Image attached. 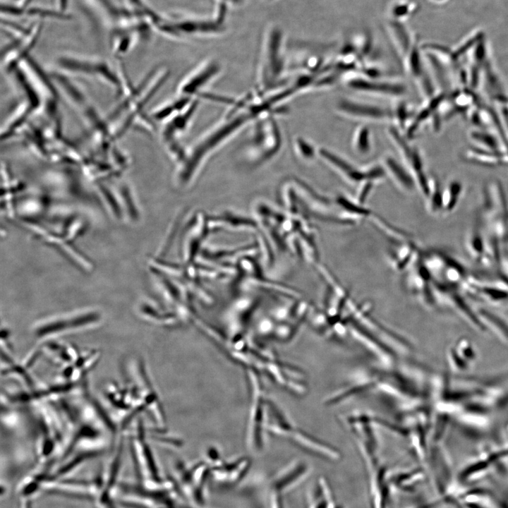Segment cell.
<instances>
[{
  "mask_svg": "<svg viewBox=\"0 0 508 508\" xmlns=\"http://www.w3.org/2000/svg\"><path fill=\"white\" fill-rule=\"evenodd\" d=\"M229 107V110L224 118L183 150L181 158L176 162L181 174L189 176L198 171L223 144L261 116L255 108L244 102L235 101Z\"/></svg>",
  "mask_w": 508,
  "mask_h": 508,
  "instance_id": "1",
  "label": "cell"
},
{
  "mask_svg": "<svg viewBox=\"0 0 508 508\" xmlns=\"http://www.w3.org/2000/svg\"><path fill=\"white\" fill-rule=\"evenodd\" d=\"M284 35L277 26L268 28L261 47L257 73L258 90L260 93L277 88L285 70Z\"/></svg>",
  "mask_w": 508,
  "mask_h": 508,
  "instance_id": "2",
  "label": "cell"
},
{
  "mask_svg": "<svg viewBox=\"0 0 508 508\" xmlns=\"http://www.w3.org/2000/svg\"><path fill=\"white\" fill-rule=\"evenodd\" d=\"M253 133L248 156L252 162L259 163L275 155L282 144L279 129L273 116L259 118Z\"/></svg>",
  "mask_w": 508,
  "mask_h": 508,
  "instance_id": "3",
  "label": "cell"
},
{
  "mask_svg": "<svg viewBox=\"0 0 508 508\" xmlns=\"http://www.w3.org/2000/svg\"><path fill=\"white\" fill-rule=\"evenodd\" d=\"M334 110L341 117L363 122L383 123L393 120L392 110L351 99H341Z\"/></svg>",
  "mask_w": 508,
  "mask_h": 508,
  "instance_id": "4",
  "label": "cell"
},
{
  "mask_svg": "<svg viewBox=\"0 0 508 508\" xmlns=\"http://www.w3.org/2000/svg\"><path fill=\"white\" fill-rule=\"evenodd\" d=\"M221 73V67L215 61L209 60L200 64L180 83L178 96L196 99L203 95V90Z\"/></svg>",
  "mask_w": 508,
  "mask_h": 508,
  "instance_id": "5",
  "label": "cell"
},
{
  "mask_svg": "<svg viewBox=\"0 0 508 508\" xmlns=\"http://www.w3.org/2000/svg\"><path fill=\"white\" fill-rule=\"evenodd\" d=\"M100 483L82 480H66L48 477L42 489L49 493L66 495L85 500H94L99 489Z\"/></svg>",
  "mask_w": 508,
  "mask_h": 508,
  "instance_id": "6",
  "label": "cell"
},
{
  "mask_svg": "<svg viewBox=\"0 0 508 508\" xmlns=\"http://www.w3.org/2000/svg\"><path fill=\"white\" fill-rule=\"evenodd\" d=\"M346 85L356 92L389 98L400 97L406 91L402 83L362 76L349 79Z\"/></svg>",
  "mask_w": 508,
  "mask_h": 508,
  "instance_id": "7",
  "label": "cell"
},
{
  "mask_svg": "<svg viewBox=\"0 0 508 508\" xmlns=\"http://www.w3.org/2000/svg\"><path fill=\"white\" fill-rule=\"evenodd\" d=\"M58 62L66 70L93 75L97 73L98 76L102 75L106 81L109 80L115 87L119 86L117 78L113 75L109 66L102 59L67 55L59 58Z\"/></svg>",
  "mask_w": 508,
  "mask_h": 508,
  "instance_id": "8",
  "label": "cell"
},
{
  "mask_svg": "<svg viewBox=\"0 0 508 508\" xmlns=\"http://www.w3.org/2000/svg\"><path fill=\"white\" fill-rule=\"evenodd\" d=\"M131 440L133 459L137 473L146 481L157 480V467L140 427L136 436L134 435Z\"/></svg>",
  "mask_w": 508,
  "mask_h": 508,
  "instance_id": "9",
  "label": "cell"
},
{
  "mask_svg": "<svg viewBox=\"0 0 508 508\" xmlns=\"http://www.w3.org/2000/svg\"><path fill=\"white\" fill-rule=\"evenodd\" d=\"M97 314L92 313H81L73 317L59 318L47 320L37 326L35 334L39 337H45L51 335L61 334L65 331L84 328L91 321L97 320Z\"/></svg>",
  "mask_w": 508,
  "mask_h": 508,
  "instance_id": "10",
  "label": "cell"
},
{
  "mask_svg": "<svg viewBox=\"0 0 508 508\" xmlns=\"http://www.w3.org/2000/svg\"><path fill=\"white\" fill-rule=\"evenodd\" d=\"M386 30L397 56L401 60L418 44L416 36L405 23L387 19Z\"/></svg>",
  "mask_w": 508,
  "mask_h": 508,
  "instance_id": "11",
  "label": "cell"
},
{
  "mask_svg": "<svg viewBox=\"0 0 508 508\" xmlns=\"http://www.w3.org/2000/svg\"><path fill=\"white\" fill-rule=\"evenodd\" d=\"M318 154L329 167L351 181L356 182L368 177L366 169L357 168L348 159L329 149L319 147Z\"/></svg>",
  "mask_w": 508,
  "mask_h": 508,
  "instance_id": "12",
  "label": "cell"
},
{
  "mask_svg": "<svg viewBox=\"0 0 508 508\" xmlns=\"http://www.w3.org/2000/svg\"><path fill=\"white\" fill-rule=\"evenodd\" d=\"M385 171L399 185L404 188H410L413 182L412 174L401 162L389 154L383 155L381 163Z\"/></svg>",
  "mask_w": 508,
  "mask_h": 508,
  "instance_id": "13",
  "label": "cell"
},
{
  "mask_svg": "<svg viewBox=\"0 0 508 508\" xmlns=\"http://www.w3.org/2000/svg\"><path fill=\"white\" fill-rule=\"evenodd\" d=\"M351 146L357 155L366 156L373 149L371 131L366 125L359 126L355 129L351 141Z\"/></svg>",
  "mask_w": 508,
  "mask_h": 508,
  "instance_id": "14",
  "label": "cell"
},
{
  "mask_svg": "<svg viewBox=\"0 0 508 508\" xmlns=\"http://www.w3.org/2000/svg\"><path fill=\"white\" fill-rule=\"evenodd\" d=\"M417 10L411 0H393L387 8L388 19L404 23Z\"/></svg>",
  "mask_w": 508,
  "mask_h": 508,
  "instance_id": "15",
  "label": "cell"
},
{
  "mask_svg": "<svg viewBox=\"0 0 508 508\" xmlns=\"http://www.w3.org/2000/svg\"><path fill=\"white\" fill-rule=\"evenodd\" d=\"M294 149L297 157L303 162H311L318 157V148L305 138L296 137L294 140Z\"/></svg>",
  "mask_w": 508,
  "mask_h": 508,
  "instance_id": "16",
  "label": "cell"
},
{
  "mask_svg": "<svg viewBox=\"0 0 508 508\" xmlns=\"http://www.w3.org/2000/svg\"><path fill=\"white\" fill-rule=\"evenodd\" d=\"M471 138L483 150L498 152L500 150L497 140L491 134L482 131H473L471 133Z\"/></svg>",
  "mask_w": 508,
  "mask_h": 508,
  "instance_id": "17",
  "label": "cell"
},
{
  "mask_svg": "<svg viewBox=\"0 0 508 508\" xmlns=\"http://www.w3.org/2000/svg\"><path fill=\"white\" fill-rule=\"evenodd\" d=\"M19 508H32L31 502L29 498H21Z\"/></svg>",
  "mask_w": 508,
  "mask_h": 508,
  "instance_id": "18",
  "label": "cell"
},
{
  "mask_svg": "<svg viewBox=\"0 0 508 508\" xmlns=\"http://www.w3.org/2000/svg\"><path fill=\"white\" fill-rule=\"evenodd\" d=\"M140 92V91H138L136 95H138ZM132 94H133V95H135V92H133ZM134 99V97L132 96V97H131V99L132 100V99Z\"/></svg>",
  "mask_w": 508,
  "mask_h": 508,
  "instance_id": "19",
  "label": "cell"
}]
</instances>
